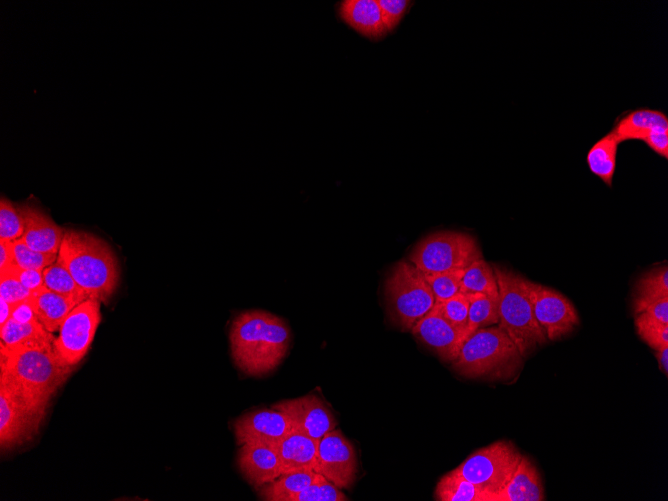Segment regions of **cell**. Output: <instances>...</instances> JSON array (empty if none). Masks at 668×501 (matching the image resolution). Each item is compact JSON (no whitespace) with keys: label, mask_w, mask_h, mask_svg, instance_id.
Returning <instances> with one entry per match:
<instances>
[{"label":"cell","mask_w":668,"mask_h":501,"mask_svg":"<svg viewBox=\"0 0 668 501\" xmlns=\"http://www.w3.org/2000/svg\"><path fill=\"white\" fill-rule=\"evenodd\" d=\"M463 273L464 269L425 274L433 292L435 303L443 302L462 292Z\"/></svg>","instance_id":"35"},{"label":"cell","mask_w":668,"mask_h":501,"mask_svg":"<svg viewBox=\"0 0 668 501\" xmlns=\"http://www.w3.org/2000/svg\"><path fill=\"white\" fill-rule=\"evenodd\" d=\"M31 292L8 272L0 273V298L11 306L30 298Z\"/></svg>","instance_id":"37"},{"label":"cell","mask_w":668,"mask_h":501,"mask_svg":"<svg viewBox=\"0 0 668 501\" xmlns=\"http://www.w3.org/2000/svg\"><path fill=\"white\" fill-rule=\"evenodd\" d=\"M468 296V336L478 329L499 323V295L491 296L483 293H468Z\"/></svg>","instance_id":"28"},{"label":"cell","mask_w":668,"mask_h":501,"mask_svg":"<svg viewBox=\"0 0 668 501\" xmlns=\"http://www.w3.org/2000/svg\"><path fill=\"white\" fill-rule=\"evenodd\" d=\"M339 16L361 35L382 39L387 33L383 13L376 0H345L339 4Z\"/></svg>","instance_id":"19"},{"label":"cell","mask_w":668,"mask_h":501,"mask_svg":"<svg viewBox=\"0 0 668 501\" xmlns=\"http://www.w3.org/2000/svg\"><path fill=\"white\" fill-rule=\"evenodd\" d=\"M237 462L244 478L256 488L282 475L278 455L269 445L243 444Z\"/></svg>","instance_id":"17"},{"label":"cell","mask_w":668,"mask_h":501,"mask_svg":"<svg viewBox=\"0 0 668 501\" xmlns=\"http://www.w3.org/2000/svg\"><path fill=\"white\" fill-rule=\"evenodd\" d=\"M640 313H646L654 319L668 324V298H663L646 305Z\"/></svg>","instance_id":"42"},{"label":"cell","mask_w":668,"mask_h":501,"mask_svg":"<svg viewBox=\"0 0 668 501\" xmlns=\"http://www.w3.org/2000/svg\"><path fill=\"white\" fill-rule=\"evenodd\" d=\"M643 142L659 156L668 158V126L654 129Z\"/></svg>","instance_id":"40"},{"label":"cell","mask_w":668,"mask_h":501,"mask_svg":"<svg viewBox=\"0 0 668 501\" xmlns=\"http://www.w3.org/2000/svg\"><path fill=\"white\" fill-rule=\"evenodd\" d=\"M11 312L12 306L4 299L0 298V327L10 319Z\"/></svg>","instance_id":"45"},{"label":"cell","mask_w":668,"mask_h":501,"mask_svg":"<svg viewBox=\"0 0 668 501\" xmlns=\"http://www.w3.org/2000/svg\"><path fill=\"white\" fill-rule=\"evenodd\" d=\"M237 444H265L273 446L292 428L287 417L275 409L246 413L233 423Z\"/></svg>","instance_id":"15"},{"label":"cell","mask_w":668,"mask_h":501,"mask_svg":"<svg viewBox=\"0 0 668 501\" xmlns=\"http://www.w3.org/2000/svg\"><path fill=\"white\" fill-rule=\"evenodd\" d=\"M29 300L37 319L51 333L59 330L64 319L77 305L76 302L47 289L45 286L32 292Z\"/></svg>","instance_id":"23"},{"label":"cell","mask_w":668,"mask_h":501,"mask_svg":"<svg viewBox=\"0 0 668 501\" xmlns=\"http://www.w3.org/2000/svg\"><path fill=\"white\" fill-rule=\"evenodd\" d=\"M410 331L417 341L448 363L456 359L466 340L463 333L442 317L436 305Z\"/></svg>","instance_id":"14"},{"label":"cell","mask_w":668,"mask_h":501,"mask_svg":"<svg viewBox=\"0 0 668 501\" xmlns=\"http://www.w3.org/2000/svg\"><path fill=\"white\" fill-rule=\"evenodd\" d=\"M655 356L658 362V366L661 372L667 376L668 374V347L654 350Z\"/></svg>","instance_id":"44"},{"label":"cell","mask_w":668,"mask_h":501,"mask_svg":"<svg viewBox=\"0 0 668 501\" xmlns=\"http://www.w3.org/2000/svg\"><path fill=\"white\" fill-rule=\"evenodd\" d=\"M663 298H668L667 265L653 268L639 278L634 289V314H639L646 305Z\"/></svg>","instance_id":"26"},{"label":"cell","mask_w":668,"mask_h":501,"mask_svg":"<svg viewBox=\"0 0 668 501\" xmlns=\"http://www.w3.org/2000/svg\"><path fill=\"white\" fill-rule=\"evenodd\" d=\"M492 267L499 292L498 326L512 339L522 357H525L547 340L533 313L529 280L506 267Z\"/></svg>","instance_id":"5"},{"label":"cell","mask_w":668,"mask_h":501,"mask_svg":"<svg viewBox=\"0 0 668 501\" xmlns=\"http://www.w3.org/2000/svg\"><path fill=\"white\" fill-rule=\"evenodd\" d=\"M44 286L77 304L88 299L67 268L58 260L43 270Z\"/></svg>","instance_id":"30"},{"label":"cell","mask_w":668,"mask_h":501,"mask_svg":"<svg viewBox=\"0 0 668 501\" xmlns=\"http://www.w3.org/2000/svg\"><path fill=\"white\" fill-rule=\"evenodd\" d=\"M660 126H668L667 115L656 109L638 108L622 114L614 123L611 132L621 143L627 140L643 141Z\"/></svg>","instance_id":"21"},{"label":"cell","mask_w":668,"mask_h":501,"mask_svg":"<svg viewBox=\"0 0 668 501\" xmlns=\"http://www.w3.org/2000/svg\"><path fill=\"white\" fill-rule=\"evenodd\" d=\"M57 260L67 268L88 299L107 303L118 286L117 257L106 241L92 233L65 229Z\"/></svg>","instance_id":"3"},{"label":"cell","mask_w":668,"mask_h":501,"mask_svg":"<svg viewBox=\"0 0 668 501\" xmlns=\"http://www.w3.org/2000/svg\"><path fill=\"white\" fill-rule=\"evenodd\" d=\"M319 440L291 430L272 447L276 451L281 473L314 470Z\"/></svg>","instance_id":"18"},{"label":"cell","mask_w":668,"mask_h":501,"mask_svg":"<svg viewBox=\"0 0 668 501\" xmlns=\"http://www.w3.org/2000/svg\"><path fill=\"white\" fill-rule=\"evenodd\" d=\"M10 318L19 323H30L38 320L29 299L13 305Z\"/></svg>","instance_id":"41"},{"label":"cell","mask_w":668,"mask_h":501,"mask_svg":"<svg viewBox=\"0 0 668 501\" xmlns=\"http://www.w3.org/2000/svg\"><path fill=\"white\" fill-rule=\"evenodd\" d=\"M19 205L24 221L21 239L36 251L58 254L65 229L36 205Z\"/></svg>","instance_id":"16"},{"label":"cell","mask_w":668,"mask_h":501,"mask_svg":"<svg viewBox=\"0 0 668 501\" xmlns=\"http://www.w3.org/2000/svg\"><path fill=\"white\" fill-rule=\"evenodd\" d=\"M314 471L340 489L354 484L358 473L357 455L341 430L333 429L319 440Z\"/></svg>","instance_id":"11"},{"label":"cell","mask_w":668,"mask_h":501,"mask_svg":"<svg viewBox=\"0 0 668 501\" xmlns=\"http://www.w3.org/2000/svg\"><path fill=\"white\" fill-rule=\"evenodd\" d=\"M100 304L98 300H84L70 311L60 325L53 345L66 365L74 367L88 352L101 321Z\"/></svg>","instance_id":"9"},{"label":"cell","mask_w":668,"mask_h":501,"mask_svg":"<svg viewBox=\"0 0 668 501\" xmlns=\"http://www.w3.org/2000/svg\"><path fill=\"white\" fill-rule=\"evenodd\" d=\"M521 363L517 346L497 325L469 335L451 364L454 371L467 378L497 379L511 377Z\"/></svg>","instance_id":"4"},{"label":"cell","mask_w":668,"mask_h":501,"mask_svg":"<svg viewBox=\"0 0 668 501\" xmlns=\"http://www.w3.org/2000/svg\"><path fill=\"white\" fill-rule=\"evenodd\" d=\"M1 344L8 351L53 345L55 337L39 320L19 323L9 319L0 327Z\"/></svg>","instance_id":"22"},{"label":"cell","mask_w":668,"mask_h":501,"mask_svg":"<svg viewBox=\"0 0 668 501\" xmlns=\"http://www.w3.org/2000/svg\"><path fill=\"white\" fill-rule=\"evenodd\" d=\"M481 258V249L473 235L450 230L423 237L408 256V260L424 274L465 269Z\"/></svg>","instance_id":"7"},{"label":"cell","mask_w":668,"mask_h":501,"mask_svg":"<svg viewBox=\"0 0 668 501\" xmlns=\"http://www.w3.org/2000/svg\"><path fill=\"white\" fill-rule=\"evenodd\" d=\"M437 309L444 319H446L455 329L468 337V313L469 296L468 293L460 292L453 297L435 303Z\"/></svg>","instance_id":"31"},{"label":"cell","mask_w":668,"mask_h":501,"mask_svg":"<svg viewBox=\"0 0 668 501\" xmlns=\"http://www.w3.org/2000/svg\"><path fill=\"white\" fill-rule=\"evenodd\" d=\"M635 326L639 337L653 350L668 347V324L639 313L635 315Z\"/></svg>","instance_id":"32"},{"label":"cell","mask_w":668,"mask_h":501,"mask_svg":"<svg viewBox=\"0 0 668 501\" xmlns=\"http://www.w3.org/2000/svg\"><path fill=\"white\" fill-rule=\"evenodd\" d=\"M43 415L33 410L9 385L0 381V446L8 450L37 432Z\"/></svg>","instance_id":"12"},{"label":"cell","mask_w":668,"mask_h":501,"mask_svg":"<svg viewBox=\"0 0 668 501\" xmlns=\"http://www.w3.org/2000/svg\"><path fill=\"white\" fill-rule=\"evenodd\" d=\"M15 264L21 268L43 271L56 262L58 254L45 253L30 248L21 238L12 241Z\"/></svg>","instance_id":"36"},{"label":"cell","mask_w":668,"mask_h":501,"mask_svg":"<svg viewBox=\"0 0 668 501\" xmlns=\"http://www.w3.org/2000/svg\"><path fill=\"white\" fill-rule=\"evenodd\" d=\"M620 142L610 131L589 149L586 162L589 170L607 186H612L616 170L617 150Z\"/></svg>","instance_id":"25"},{"label":"cell","mask_w":668,"mask_h":501,"mask_svg":"<svg viewBox=\"0 0 668 501\" xmlns=\"http://www.w3.org/2000/svg\"><path fill=\"white\" fill-rule=\"evenodd\" d=\"M349 498L323 475L315 476L303 491L295 495L291 501H347Z\"/></svg>","instance_id":"33"},{"label":"cell","mask_w":668,"mask_h":501,"mask_svg":"<svg viewBox=\"0 0 668 501\" xmlns=\"http://www.w3.org/2000/svg\"><path fill=\"white\" fill-rule=\"evenodd\" d=\"M2 272H8L12 274L31 293L44 286L43 271L41 270L26 269L14 265Z\"/></svg>","instance_id":"39"},{"label":"cell","mask_w":668,"mask_h":501,"mask_svg":"<svg viewBox=\"0 0 668 501\" xmlns=\"http://www.w3.org/2000/svg\"><path fill=\"white\" fill-rule=\"evenodd\" d=\"M461 291L498 296V285L493 267L483 258L472 262L464 269Z\"/></svg>","instance_id":"29"},{"label":"cell","mask_w":668,"mask_h":501,"mask_svg":"<svg viewBox=\"0 0 668 501\" xmlns=\"http://www.w3.org/2000/svg\"><path fill=\"white\" fill-rule=\"evenodd\" d=\"M521 458L522 454L511 441L499 440L470 454L457 469L464 478L497 501Z\"/></svg>","instance_id":"8"},{"label":"cell","mask_w":668,"mask_h":501,"mask_svg":"<svg viewBox=\"0 0 668 501\" xmlns=\"http://www.w3.org/2000/svg\"><path fill=\"white\" fill-rule=\"evenodd\" d=\"M377 2L383 13L384 23L388 32L396 28L412 5V1L406 0H378Z\"/></svg>","instance_id":"38"},{"label":"cell","mask_w":668,"mask_h":501,"mask_svg":"<svg viewBox=\"0 0 668 501\" xmlns=\"http://www.w3.org/2000/svg\"><path fill=\"white\" fill-rule=\"evenodd\" d=\"M386 313L401 331H410L435 305L425 274L408 259L396 262L384 281Z\"/></svg>","instance_id":"6"},{"label":"cell","mask_w":668,"mask_h":501,"mask_svg":"<svg viewBox=\"0 0 668 501\" xmlns=\"http://www.w3.org/2000/svg\"><path fill=\"white\" fill-rule=\"evenodd\" d=\"M15 264V255L12 241L0 240V272Z\"/></svg>","instance_id":"43"},{"label":"cell","mask_w":668,"mask_h":501,"mask_svg":"<svg viewBox=\"0 0 668 501\" xmlns=\"http://www.w3.org/2000/svg\"><path fill=\"white\" fill-rule=\"evenodd\" d=\"M0 346V381L44 416L50 398L66 381L73 367L59 358L54 345L14 351Z\"/></svg>","instance_id":"2"},{"label":"cell","mask_w":668,"mask_h":501,"mask_svg":"<svg viewBox=\"0 0 668 501\" xmlns=\"http://www.w3.org/2000/svg\"><path fill=\"white\" fill-rule=\"evenodd\" d=\"M544 487L537 467L529 457L522 458L497 501H543Z\"/></svg>","instance_id":"20"},{"label":"cell","mask_w":668,"mask_h":501,"mask_svg":"<svg viewBox=\"0 0 668 501\" xmlns=\"http://www.w3.org/2000/svg\"><path fill=\"white\" fill-rule=\"evenodd\" d=\"M229 338L237 367L247 375L261 376L275 369L285 357L291 333L282 318L251 310L234 318Z\"/></svg>","instance_id":"1"},{"label":"cell","mask_w":668,"mask_h":501,"mask_svg":"<svg viewBox=\"0 0 668 501\" xmlns=\"http://www.w3.org/2000/svg\"><path fill=\"white\" fill-rule=\"evenodd\" d=\"M314 470L297 471L280 475L274 481L260 488V497L266 501H291L299 492L310 485Z\"/></svg>","instance_id":"27"},{"label":"cell","mask_w":668,"mask_h":501,"mask_svg":"<svg viewBox=\"0 0 668 501\" xmlns=\"http://www.w3.org/2000/svg\"><path fill=\"white\" fill-rule=\"evenodd\" d=\"M528 286L535 319L546 339L558 340L580 324L575 306L562 293L530 280Z\"/></svg>","instance_id":"10"},{"label":"cell","mask_w":668,"mask_h":501,"mask_svg":"<svg viewBox=\"0 0 668 501\" xmlns=\"http://www.w3.org/2000/svg\"><path fill=\"white\" fill-rule=\"evenodd\" d=\"M288 419L292 430L320 440L333 430L337 421L331 410L316 395L283 400L272 406Z\"/></svg>","instance_id":"13"},{"label":"cell","mask_w":668,"mask_h":501,"mask_svg":"<svg viewBox=\"0 0 668 501\" xmlns=\"http://www.w3.org/2000/svg\"><path fill=\"white\" fill-rule=\"evenodd\" d=\"M434 499L438 501H493L492 496L464 478L457 467L438 481Z\"/></svg>","instance_id":"24"},{"label":"cell","mask_w":668,"mask_h":501,"mask_svg":"<svg viewBox=\"0 0 668 501\" xmlns=\"http://www.w3.org/2000/svg\"><path fill=\"white\" fill-rule=\"evenodd\" d=\"M23 216L19 204H14L5 196L0 199V240L14 241L22 237Z\"/></svg>","instance_id":"34"}]
</instances>
